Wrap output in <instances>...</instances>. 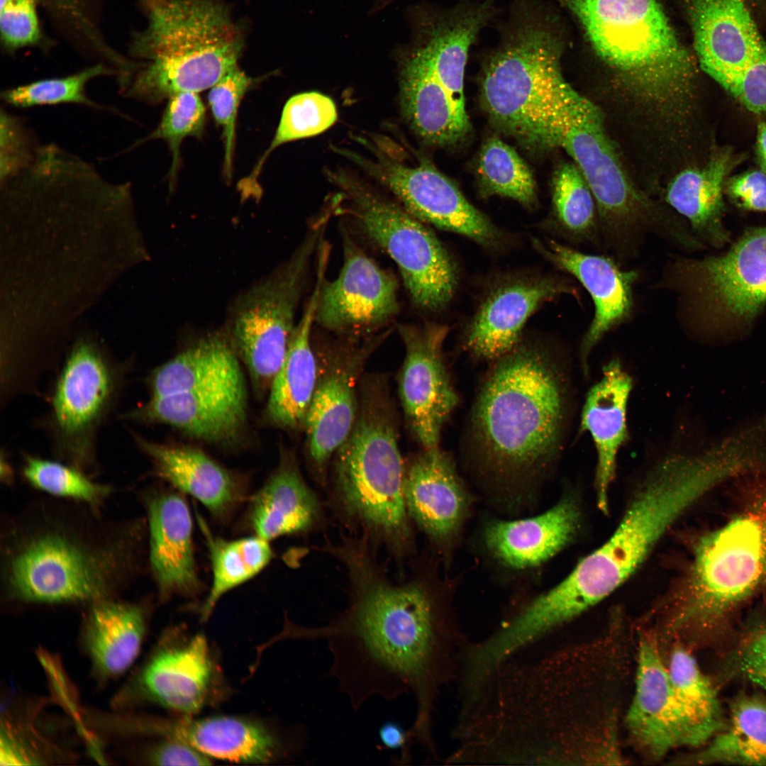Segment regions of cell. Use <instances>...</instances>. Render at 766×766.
Here are the masks:
<instances>
[{
    "label": "cell",
    "instance_id": "27",
    "mask_svg": "<svg viewBox=\"0 0 766 766\" xmlns=\"http://www.w3.org/2000/svg\"><path fill=\"white\" fill-rule=\"evenodd\" d=\"M132 436L160 477L199 501L217 520L229 518L244 499L237 477L203 452Z\"/></svg>",
    "mask_w": 766,
    "mask_h": 766
},
{
    "label": "cell",
    "instance_id": "56",
    "mask_svg": "<svg viewBox=\"0 0 766 766\" xmlns=\"http://www.w3.org/2000/svg\"><path fill=\"white\" fill-rule=\"evenodd\" d=\"M721 444H723V443H721ZM723 445H725V444H723ZM726 446H727V447H728V445H726ZM728 448H729L730 449H731V448L730 447H728ZM731 450H732V449H731ZM733 452H734V451H733ZM734 453H735V454L736 455V453L735 452H734ZM737 457H738V455H737ZM738 459H739V457H738ZM739 461H740V459H739ZM740 468H741V464H740ZM740 471H739V472H740ZM739 472H738V473H739Z\"/></svg>",
    "mask_w": 766,
    "mask_h": 766
},
{
    "label": "cell",
    "instance_id": "43",
    "mask_svg": "<svg viewBox=\"0 0 766 766\" xmlns=\"http://www.w3.org/2000/svg\"><path fill=\"white\" fill-rule=\"evenodd\" d=\"M112 74L118 76L117 71L99 63L66 77L43 79L8 89L1 96L5 103L18 108L72 103L104 109L88 97L85 87L92 79Z\"/></svg>",
    "mask_w": 766,
    "mask_h": 766
},
{
    "label": "cell",
    "instance_id": "15",
    "mask_svg": "<svg viewBox=\"0 0 766 766\" xmlns=\"http://www.w3.org/2000/svg\"><path fill=\"white\" fill-rule=\"evenodd\" d=\"M397 328L405 348L398 382L407 426L423 449L438 447L443 426L459 401L443 359L448 328L425 323Z\"/></svg>",
    "mask_w": 766,
    "mask_h": 766
},
{
    "label": "cell",
    "instance_id": "12",
    "mask_svg": "<svg viewBox=\"0 0 766 766\" xmlns=\"http://www.w3.org/2000/svg\"><path fill=\"white\" fill-rule=\"evenodd\" d=\"M350 212L365 235L396 264L416 306L444 309L457 285L455 262L435 234L404 208L361 184L339 177Z\"/></svg>",
    "mask_w": 766,
    "mask_h": 766
},
{
    "label": "cell",
    "instance_id": "32",
    "mask_svg": "<svg viewBox=\"0 0 766 766\" xmlns=\"http://www.w3.org/2000/svg\"><path fill=\"white\" fill-rule=\"evenodd\" d=\"M146 626L147 612L141 604L113 598L90 604L81 637L99 677L113 679L131 667L140 653Z\"/></svg>",
    "mask_w": 766,
    "mask_h": 766
},
{
    "label": "cell",
    "instance_id": "5",
    "mask_svg": "<svg viewBox=\"0 0 766 766\" xmlns=\"http://www.w3.org/2000/svg\"><path fill=\"white\" fill-rule=\"evenodd\" d=\"M146 26L131 44L140 60L126 95L160 102L209 89L238 65L243 29L219 0H142Z\"/></svg>",
    "mask_w": 766,
    "mask_h": 766
},
{
    "label": "cell",
    "instance_id": "25",
    "mask_svg": "<svg viewBox=\"0 0 766 766\" xmlns=\"http://www.w3.org/2000/svg\"><path fill=\"white\" fill-rule=\"evenodd\" d=\"M404 496L410 519L438 542L455 534L467 508V495L454 464L438 446L423 449L406 465Z\"/></svg>",
    "mask_w": 766,
    "mask_h": 766
},
{
    "label": "cell",
    "instance_id": "2",
    "mask_svg": "<svg viewBox=\"0 0 766 766\" xmlns=\"http://www.w3.org/2000/svg\"><path fill=\"white\" fill-rule=\"evenodd\" d=\"M87 516L38 509L9 527L2 556L8 598L89 605L112 598L133 573L138 528Z\"/></svg>",
    "mask_w": 766,
    "mask_h": 766
},
{
    "label": "cell",
    "instance_id": "52",
    "mask_svg": "<svg viewBox=\"0 0 766 766\" xmlns=\"http://www.w3.org/2000/svg\"><path fill=\"white\" fill-rule=\"evenodd\" d=\"M147 760L160 765H207L209 757L190 745L175 739L166 738L149 751Z\"/></svg>",
    "mask_w": 766,
    "mask_h": 766
},
{
    "label": "cell",
    "instance_id": "41",
    "mask_svg": "<svg viewBox=\"0 0 766 766\" xmlns=\"http://www.w3.org/2000/svg\"><path fill=\"white\" fill-rule=\"evenodd\" d=\"M477 172L488 195L513 199L531 206L535 200L532 173L517 152L501 139L492 137L484 143L478 158Z\"/></svg>",
    "mask_w": 766,
    "mask_h": 766
},
{
    "label": "cell",
    "instance_id": "38",
    "mask_svg": "<svg viewBox=\"0 0 766 766\" xmlns=\"http://www.w3.org/2000/svg\"><path fill=\"white\" fill-rule=\"evenodd\" d=\"M666 665L677 699L701 745L723 728L716 692L682 643L673 644Z\"/></svg>",
    "mask_w": 766,
    "mask_h": 766
},
{
    "label": "cell",
    "instance_id": "31",
    "mask_svg": "<svg viewBox=\"0 0 766 766\" xmlns=\"http://www.w3.org/2000/svg\"><path fill=\"white\" fill-rule=\"evenodd\" d=\"M400 103L411 128L428 144H454L470 130L466 110L457 105L439 81L421 47L404 64Z\"/></svg>",
    "mask_w": 766,
    "mask_h": 766
},
{
    "label": "cell",
    "instance_id": "28",
    "mask_svg": "<svg viewBox=\"0 0 766 766\" xmlns=\"http://www.w3.org/2000/svg\"><path fill=\"white\" fill-rule=\"evenodd\" d=\"M327 267L317 266L315 287L294 328L285 358L270 384L267 406L277 426H304L318 379L319 365L312 346V326Z\"/></svg>",
    "mask_w": 766,
    "mask_h": 766
},
{
    "label": "cell",
    "instance_id": "40",
    "mask_svg": "<svg viewBox=\"0 0 766 766\" xmlns=\"http://www.w3.org/2000/svg\"><path fill=\"white\" fill-rule=\"evenodd\" d=\"M337 119L333 101L317 91L292 96L284 106L280 121L268 148L250 175L240 182L243 192L256 189L257 177L270 154L282 144L312 137L328 129Z\"/></svg>",
    "mask_w": 766,
    "mask_h": 766
},
{
    "label": "cell",
    "instance_id": "54",
    "mask_svg": "<svg viewBox=\"0 0 766 766\" xmlns=\"http://www.w3.org/2000/svg\"><path fill=\"white\" fill-rule=\"evenodd\" d=\"M757 152L758 159L766 172V123L761 122L757 127Z\"/></svg>",
    "mask_w": 766,
    "mask_h": 766
},
{
    "label": "cell",
    "instance_id": "19",
    "mask_svg": "<svg viewBox=\"0 0 766 766\" xmlns=\"http://www.w3.org/2000/svg\"><path fill=\"white\" fill-rule=\"evenodd\" d=\"M626 723L636 745L657 760L679 747L699 746L672 689L657 639L638 642L635 689Z\"/></svg>",
    "mask_w": 766,
    "mask_h": 766
},
{
    "label": "cell",
    "instance_id": "48",
    "mask_svg": "<svg viewBox=\"0 0 766 766\" xmlns=\"http://www.w3.org/2000/svg\"><path fill=\"white\" fill-rule=\"evenodd\" d=\"M33 148L28 131L14 116L1 112L0 179L1 183L13 177L33 160Z\"/></svg>",
    "mask_w": 766,
    "mask_h": 766
},
{
    "label": "cell",
    "instance_id": "49",
    "mask_svg": "<svg viewBox=\"0 0 766 766\" xmlns=\"http://www.w3.org/2000/svg\"><path fill=\"white\" fill-rule=\"evenodd\" d=\"M724 89L748 110L766 113V45Z\"/></svg>",
    "mask_w": 766,
    "mask_h": 766
},
{
    "label": "cell",
    "instance_id": "44",
    "mask_svg": "<svg viewBox=\"0 0 766 766\" xmlns=\"http://www.w3.org/2000/svg\"><path fill=\"white\" fill-rule=\"evenodd\" d=\"M205 107L198 93L180 92L167 99L157 128L148 136L135 142L131 148L152 139H162L172 153L170 181L172 182L179 165V148L187 137L202 135L205 125Z\"/></svg>",
    "mask_w": 766,
    "mask_h": 766
},
{
    "label": "cell",
    "instance_id": "13",
    "mask_svg": "<svg viewBox=\"0 0 766 766\" xmlns=\"http://www.w3.org/2000/svg\"><path fill=\"white\" fill-rule=\"evenodd\" d=\"M657 284L679 301H711L738 319H754L766 304V227L748 230L720 255L670 257Z\"/></svg>",
    "mask_w": 766,
    "mask_h": 766
},
{
    "label": "cell",
    "instance_id": "29",
    "mask_svg": "<svg viewBox=\"0 0 766 766\" xmlns=\"http://www.w3.org/2000/svg\"><path fill=\"white\" fill-rule=\"evenodd\" d=\"M145 731L183 741L206 755L233 762H265L285 751L270 731L233 716L149 721Z\"/></svg>",
    "mask_w": 766,
    "mask_h": 766
},
{
    "label": "cell",
    "instance_id": "4",
    "mask_svg": "<svg viewBox=\"0 0 766 766\" xmlns=\"http://www.w3.org/2000/svg\"><path fill=\"white\" fill-rule=\"evenodd\" d=\"M715 485L712 472L698 458L681 453L665 457L645 478L611 537L532 601L536 616L555 628L609 596L642 565L676 520Z\"/></svg>",
    "mask_w": 766,
    "mask_h": 766
},
{
    "label": "cell",
    "instance_id": "21",
    "mask_svg": "<svg viewBox=\"0 0 766 766\" xmlns=\"http://www.w3.org/2000/svg\"><path fill=\"white\" fill-rule=\"evenodd\" d=\"M701 68L725 88L762 50L745 0H682Z\"/></svg>",
    "mask_w": 766,
    "mask_h": 766
},
{
    "label": "cell",
    "instance_id": "47",
    "mask_svg": "<svg viewBox=\"0 0 766 766\" xmlns=\"http://www.w3.org/2000/svg\"><path fill=\"white\" fill-rule=\"evenodd\" d=\"M37 3V0H8L0 6L1 39L7 50L35 46L41 41Z\"/></svg>",
    "mask_w": 766,
    "mask_h": 766
},
{
    "label": "cell",
    "instance_id": "51",
    "mask_svg": "<svg viewBox=\"0 0 766 766\" xmlns=\"http://www.w3.org/2000/svg\"><path fill=\"white\" fill-rule=\"evenodd\" d=\"M727 192L740 207L766 211V172L751 171L731 179Z\"/></svg>",
    "mask_w": 766,
    "mask_h": 766
},
{
    "label": "cell",
    "instance_id": "3",
    "mask_svg": "<svg viewBox=\"0 0 766 766\" xmlns=\"http://www.w3.org/2000/svg\"><path fill=\"white\" fill-rule=\"evenodd\" d=\"M543 346L521 341L496 359L472 409L470 435L479 461L499 476L533 473L560 452L567 381Z\"/></svg>",
    "mask_w": 766,
    "mask_h": 766
},
{
    "label": "cell",
    "instance_id": "34",
    "mask_svg": "<svg viewBox=\"0 0 766 766\" xmlns=\"http://www.w3.org/2000/svg\"><path fill=\"white\" fill-rule=\"evenodd\" d=\"M728 166L726 154L716 155L704 167L679 172L665 194L666 203L687 219L694 236L716 247L730 240L722 223L723 184Z\"/></svg>",
    "mask_w": 766,
    "mask_h": 766
},
{
    "label": "cell",
    "instance_id": "39",
    "mask_svg": "<svg viewBox=\"0 0 766 766\" xmlns=\"http://www.w3.org/2000/svg\"><path fill=\"white\" fill-rule=\"evenodd\" d=\"M553 202L559 229L572 241L601 244L592 191L574 163L559 167L553 184Z\"/></svg>",
    "mask_w": 766,
    "mask_h": 766
},
{
    "label": "cell",
    "instance_id": "30",
    "mask_svg": "<svg viewBox=\"0 0 766 766\" xmlns=\"http://www.w3.org/2000/svg\"><path fill=\"white\" fill-rule=\"evenodd\" d=\"M579 511L571 499H564L545 512L516 521H494L484 531V541L504 565L525 569L543 563L576 535Z\"/></svg>",
    "mask_w": 766,
    "mask_h": 766
},
{
    "label": "cell",
    "instance_id": "18",
    "mask_svg": "<svg viewBox=\"0 0 766 766\" xmlns=\"http://www.w3.org/2000/svg\"><path fill=\"white\" fill-rule=\"evenodd\" d=\"M207 641L197 635L182 644H160L116 698L115 705L146 701L182 714L207 703L214 682Z\"/></svg>",
    "mask_w": 766,
    "mask_h": 766
},
{
    "label": "cell",
    "instance_id": "50",
    "mask_svg": "<svg viewBox=\"0 0 766 766\" xmlns=\"http://www.w3.org/2000/svg\"><path fill=\"white\" fill-rule=\"evenodd\" d=\"M736 664L744 677L766 689V626L754 632L742 644Z\"/></svg>",
    "mask_w": 766,
    "mask_h": 766
},
{
    "label": "cell",
    "instance_id": "20",
    "mask_svg": "<svg viewBox=\"0 0 766 766\" xmlns=\"http://www.w3.org/2000/svg\"><path fill=\"white\" fill-rule=\"evenodd\" d=\"M562 294L579 296L574 286L553 276L502 279L489 291L470 321L466 349L478 358L496 360L521 341L526 323L540 306Z\"/></svg>",
    "mask_w": 766,
    "mask_h": 766
},
{
    "label": "cell",
    "instance_id": "17",
    "mask_svg": "<svg viewBox=\"0 0 766 766\" xmlns=\"http://www.w3.org/2000/svg\"><path fill=\"white\" fill-rule=\"evenodd\" d=\"M325 347L323 365L304 423L312 465L322 472L350 434L358 415L357 384L374 345L365 336L340 335Z\"/></svg>",
    "mask_w": 766,
    "mask_h": 766
},
{
    "label": "cell",
    "instance_id": "55",
    "mask_svg": "<svg viewBox=\"0 0 766 766\" xmlns=\"http://www.w3.org/2000/svg\"><path fill=\"white\" fill-rule=\"evenodd\" d=\"M8 0H0V6L4 5Z\"/></svg>",
    "mask_w": 766,
    "mask_h": 766
},
{
    "label": "cell",
    "instance_id": "11",
    "mask_svg": "<svg viewBox=\"0 0 766 766\" xmlns=\"http://www.w3.org/2000/svg\"><path fill=\"white\" fill-rule=\"evenodd\" d=\"M765 579L766 500L699 540L671 624L716 618Z\"/></svg>",
    "mask_w": 766,
    "mask_h": 766
},
{
    "label": "cell",
    "instance_id": "37",
    "mask_svg": "<svg viewBox=\"0 0 766 766\" xmlns=\"http://www.w3.org/2000/svg\"><path fill=\"white\" fill-rule=\"evenodd\" d=\"M197 520L206 540L213 574L211 587L201 611V618L206 620L225 594L267 565L272 551L269 541L258 535L226 540L215 536L198 514Z\"/></svg>",
    "mask_w": 766,
    "mask_h": 766
},
{
    "label": "cell",
    "instance_id": "14",
    "mask_svg": "<svg viewBox=\"0 0 766 766\" xmlns=\"http://www.w3.org/2000/svg\"><path fill=\"white\" fill-rule=\"evenodd\" d=\"M342 240L343 264L335 279L323 282L315 323L340 335L365 336L398 313V282L345 229Z\"/></svg>",
    "mask_w": 766,
    "mask_h": 766
},
{
    "label": "cell",
    "instance_id": "10",
    "mask_svg": "<svg viewBox=\"0 0 766 766\" xmlns=\"http://www.w3.org/2000/svg\"><path fill=\"white\" fill-rule=\"evenodd\" d=\"M329 219L322 214L311 222L290 257L245 289L231 306L230 340L261 387L271 384L285 358L311 260Z\"/></svg>",
    "mask_w": 766,
    "mask_h": 766
},
{
    "label": "cell",
    "instance_id": "24",
    "mask_svg": "<svg viewBox=\"0 0 766 766\" xmlns=\"http://www.w3.org/2000/svg\"><path fill=\"white\" fill-rule=\"evenodd\" d=\"M150 564L160 596H193L200 589L194 560L192 520L184 497L173 492L146 499Z\"/></svg>",
    "mask_w": 766,
    "mask_h": 766
},
{
    "label": "cell",
    "instance_id": "22",
    "mask_svg": "<svg viewBox=\"0 0 766 766\" xmlns=\"http://www.w3.org/2000/svg\"><path fill=\"white\" fill-rule=\"evenodd\" d=\"M533 243L557 268L577 279L592 298L594 316L579 350L583 368L587 370V359L596 345L630 318L633 285L639 272L623 270L611 257L582 252L553 240L544 245L534 239Z\"/></svg>",
    "mask_w": 766,
    "mask_h": 766
},
{
    "label": "cell",
    "instance_id": "45",
    "mask_svg": "<svg viewBox=\"0 0 766 766\" xmlns=\"http://www.w3.org/2000/svg\"><path fill=\"white\" fill-rule=\"evenodd\" d=\"M254 81L238 65L211 87L208 94V103L213 118L223 130V172L228 179L232 176L235 123L239 105Z\"/></svg>",
    "mask_w": 766,
    "mask_h": 766
},
{
    "label": "cell",
    "instance_id": "23",
    "mask_svg": "<svg viewBox=\"0 0 766 766\" xmlns=\"http://www.w3.org/2000/svg\"><path fill=\"white\" fill-rule=\"evenodd\" d=\"M244 382L150 398L123 415L127 421L163 423L210 441L233 438L245 421Z\"/></svg>",
    "mask_w": 766,
    "mask_h": 766
},
{
    "label": "cell",
    "instance_id": "53",
    "mask_svg": "<svg viewBox=\"0 0 766 766\" xmlns=\"http://www.w3.org/2000/svg\"><path fill=\"white\" fill-rule=\"evenodd\" d=\"M378 736L381 744L387 749L400 750V757L396 763L408 764L411 760L410 743L411 737L409 731L395 721L384 723L379 728Z\"/></svg>",
    "mask_w": 766,
    "mask_h": 766
},
{
    "label": "cell",
    "instance_id": "35",
    "mask_svg": "<svg viewBox=\"0 0 766 766\" xmlns=\"http://www.w3.org/2000/svg\"><path fill=\"white\" fill-rule=\"evenodd\" d=\"M244 382L230 340L211 335L187 348L151 374L150 398Z\"/></svg>",
    "mask_w": 766,
    "mask_h": 766
},
{
    "label": "cell",
    "instance_id": "36",
    "mask_svg": "<svg viewBox=\"0 0 766 766\" xmlns=\"http://www.w3.org/2000/svg\"><path fill=\"white\" fill-rule=\"evenodd\" d=\"M713 738L703 750L684 760L766 765V701L754 696L738 698L727 727Z\"/></svg>",
    "mask_w": 766,
    "mask_h": 766
},
{
    "label": "cell",
    "instance_id": "46",
    "mask_svg": "<svg viewBox=\"0 0 766 766\" xmlns=\"http://www.w3.org/2000/svg\"><path fill=\"white\" fill-rule=\"evenodd\" d=\"M56 21L75 37L108 61L113 67L122 66L126 57L107 44L90 10L89 0H37Z\"/></svg>",
    "mask_w": 766,
    "mask_h": 766
},
{
    "label": "cell",
    "instance_id": "7",
    "mask_svg": "<svg viewBox=\"0 0 766 766\" xmlns=\"http://www.w3.org/2000/svg\"><path fill=\"white\" fill-rule=\"evenodd\" d=\"M555 18L532 4L514 6L484 62V108L506 133L546 148L549 125L568 83L561 69L564 43Z\"/></svg>",
    "mask_w": 766,
    "mask_h": 766
},
{
    "label": "cell",
    "instance_id": "8",
    "mask_svg": "<svg viewBox=\"0 0 766 766\" xmlns=\"http://www.w3.org/2000/svg\"><path fill=\"white\" fill-rule=\"evenodd\" d=\"M370 387L350 434L335 453V494L342 513L366 537L402 555L411 536L404 496L406 465L386 394Z\"/></svg>",
    "mask_w": 766,
    "mask_h": 766
},
{
    "label": "cell",
    "instance_id": "26",
    "mask_svg": "<svg viewBox=\"0 0 766 766\" xmlns=\"http://www.w3.org/2000/svg\"><path fill=\"white\" fill-rule=\"evenodd\" d=\"M632 388L631 377L618 359H612L587 392L582 410L580 431L588 433L595 446L596 500L604 512L608 510L618 453L628 438L626 416Z\"/></svg>",
    "mask_w": 766,
    "mask_h": 766
},
{
    "label": "cell",
    "instance_id": "1",
    "mask_svg": "<svg viewBox=\"0 0 766 766\" xmlns=\"http://www.w3.org/2000/svg\"><path fill=\"white\" fill-rule=\"evenodd\" d=\"M326 550L346 568L351 585L348 607L323 626L291 623L289 638L326 642L332 657L329 675L354 711L373 696L392 701L411 693L417 703L414 725L429 726L439 650L431 597L416 582L392 583L365 540Z\"/></svg>",
    "mask_w": 766,
    "mask_h": 766
},
{
    "label": "cell",
    "instance_id": "33",
    "mask_svg": "<svg viewBox=\"0 0 766 766\" xmlns=\"http://www.w3.org/2000/svg\"><path fill=\"white\" fill-rule=\"evenodd\" d=\"M318 499L291 460L283 459L252 496L248 520L256 535L268 541L311 529L319 520Z\"/></svg>",
    "mask_w": 766,
    "mask_h": 766
},
{
    "label": "cell",
    "instance_id": "42",
    "mask_svg": "<svg viewBox=\"0 0 766 766\" xmlns=\"http://www.w3.org/2000/svg\"><path fill=\"white\" fill-rule=\"evenodd\" d=\"M21 472L34 488L91 507L101 503L111 491L109 485L94 482L74 465L29 453L23 455Z\"/></svg>",
    "mask_w": 766,
    "mask_h": 766
},
{
    "label": "cell",
    "instance_id": "6",
    "mask_svg": "<svg viewBox=\"0 0 766 766\" xmlns=\"http://www.w3.org/2000/svg\"><path fill=\"white\" fill-rule=\"evenodd\" d=\"M614 77L657 110L675 111L696 74L661 0H555Z\"/></svg>",
    "mask_w": 766,
    "mask_h": 766
},
{
    "label": "cell",
    "instance_id": "16",
    "mask_svg": "<svg viewBox=\"0 0 766 766\" xmlns=\"http://www.w3.org/2000/svg\"><path fill=\"white\" fill-rule=\"evenodd\" d=\"M377 153L374 161L357 156L354 159L385 185L412 216L485 248L500 245L499 229L434 167L426 162L408 166Z\"/></svg>",
    "mask_w": 766,
    "mask_h": 766
},
{
    "label": "cell",
    "instance_id": "9",
    "mask_svg": "<svg viewBox=\"0 0 766 766\" xmlns=\"http://www.w3.org/2000/svg\"><path fill=\"white\" fill-rule=\"evenodd\" d=\"M129 363H120L87 337L71 347L42 421L57 460L84 472L97 467V440L125 387Z\"/></svg>",
    "mask_w": 766,
    "mask_h": 766
}]
</instances>
